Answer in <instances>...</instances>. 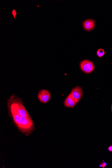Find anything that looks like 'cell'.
I'll use <instances>...</instances> for the list:
<instances>
[{
    "instance_id": "3957f363",
    "label": "cell",
    "mask_w": 112,
    "mask_h": 168,
    "mask_svg": "<svg viewBox=\"0 0 112 168\" xmlns=\"http://www.w3.org/2000/svg\"><path fill=\"white\" fill-rule=\"evenodd\" d=\"M80 67L81 69L86 74H89L94 70L95 67L94 64L91 61L86 60L82 61Z\"/></svg>"
},
{
    "instance_id": "277c9868",
    "label": "cell",
    "mask_w": 112,
    "mask_h": 168,
    "mask_svg": "<svg viewBox=\"0 0 112 168\" xmlns=\"http://www.w3.org/2000/svg\"><path fill=\"white\" fill-rule=\"evenodd\" d=\"M71 93L72 98L77 103L82 96V90L80 87L77 86L72 90Z\"/></svg>"
},
{
    "instance_id": "ba28073f",
    "label": "cell",
    "mask_w": 112,
    "mask_h": 168,
    "mask_svg": "<svg viewBox=\"0 0 112 168\" xmlns=\"http://www.w3.org/2000/svg\"><path fill=\"white\" fill-rule=\"evenodd\" d=\"M105 51L103 49H99L97 52V54L99 58H101L105 54Z\"/></svg>"
},
{
    "instance_id": "5b68a950",
    "label": "cell",
    "mask_w": 112,
    "mask_h": 168,
    "mask_svg": "<svg viewBox=\"0 0 112 168\" xmlns=\"http://www.w3.org/2000/svg\"><path fill=\"white\" fill-rule=\"evenodd\" d=\"M38 97L41 103H46L50 100V94L47 90H43L39 92Z\"/></svg>"
},
{
    "instance_id": "8fae6325",
    "label": "cell",
    "mask_w": 112,
    "mask_h": 168,
    "mask_svg": "<svg viewBox=\"0 0 112 168\" xmlns=\"http://www.w3.org/2000/svg\"><path fill=\"white\" fill-rule=\"evenodd\" d=\"M99 167H102V163H101V164H100L99 165Z\"/></svg>"
},
{
    "instance_id": "7a4b0ae2",
    "label": "cell",
    "mask_w": 112,
    "mask_h": 168,
    "mask_svg": "<svg viewBox=\"0 0 112 168\" xmlns=\"http://www.w3.org/2000/svg\"><path fill=\"white\" fill-rule=\"evenodd\" d=\"M9 108L17 113L21 116L30 118L29 113L23 105L21 101L18 98H12L8 103Z\"/></svg>"
},
{
    "instance_id": "8992f818",
    "label": "cell",
    "mask_w": 112,
    "mask_h": 168,
    "mask_svg": "<svg viewBox=\"0 0 112 168\" xmlns=\"http://www.w3.org/2000/svg\"><path fill=\"white\" fill-rule=\"evenodd\" d=\"M95 25V21L91 19L86 20L83 23L84 28L87 31L92 30L94 28Z\"/></svg>"
},
{
    "instance_id": "52a82bcc",
    "label": "cell",
    "mask_w": 112,
    "mask_h": 168,
    "mask_svg": "<svg viewBox=\"0 0 112 168\" xmlns=\"http://www.w3.org/2000/svg\"><path fill=\"white\" fill-rule=\"evenodd\" d=\"M77 103L72 98L71 93L70 94L65 100L64 104L66 107H73L76 105Z\"/></svg>"
},
{
    "instance_id": "7c38bea8",
    "label": "cell",
    "mask_w": 112,
    "mask_h": 168,
    "mask_svg": "<svg viewBox=\"0 0 112 168\" xmlns=\"http://www.w3.org/2000/svg\"><path fill=\"white\" fill-rule=\"evenodd\" d=\"M111 110H112V105H111Z\"/></svg>"
},
{
    "instance_id": "30bf717a",
    "label": "cell",
    "mask_w": 112,
    "mask_h": 168,
    "mask_svg": "<svg viewBox=\"0 0 112 168\" xmlns=\"http://www.w3.org/2000/svg\"><path fill=\"white\" fill-rule=\"evenodd\" d=\"M13 16H14V17H15V16L16 15V11L15 10H13Z\"/></svg>"
},
{
    "instance_id": "9c48e42d",
    "label": "cell",
    "mask_w": 112,
    "mask_h": 168,
    "mask_svg": "<svg viewBox=\"0 0 112 168\" xmlns=\"http://www.w3.org/2000/svg\"><path fill=\"white\" fill-rule=\"evenodd\" d=\"M108 149L109 151H110V152H112V146L111 145L110 146H109Z\"/></svg>"
},
{
    "instance_id": "6da1fadb",
    "label": "cell",
    "mask_w": 112,
    "mask_h": 168,
    "mask_svg": "<svg viewBox=\"0 0 112 168\" xmlns=\"http://www.w3.org/2000/svg\"><path fill=\"white\" fill-rule=\"evenodd\" d=\"M14 121L21 131L29 133L32 131L33 127V123L31 118L21 116L17 113L10 110Z\"/></svg>"
}]
</instances>
